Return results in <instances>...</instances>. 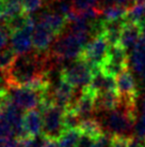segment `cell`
I'll return each instance as SVG.
<instances>
[{
    "instance_id": "9c48e42d",
    "label": "cell",
    "mask_w": 145,
    "mask_h": 147,
    "mask_svg": "<svg viewBox=\"0 0 145 147\" xmlns=\"http://www.w3.org/2000/svg\"><path fill=\"white\" fill-rule=\"evenodd\" d=\"M128 68L129 57L127 51L124 47H122L120 44L110 45L108 56L100 68L101 72H104L106 75L109 76L116 78L121 72Z\"/></svg>"
},
{
    "instance_id": "52a82bcc",
    "label": "cell",
    "mask_w": 145,
    "mask_h": 147,
    "mask_svg": "<svg viewBox=\"0 0 145 147\" xmlns=\"http://www.w3.org/2000/svg\"><path fill=\"white\" fill-rule=\"evenodd\" d=\"M109 49H110V44L105 33L100 32L99 34L93 37L86 43L79 58H82L83 60H85L94 71L100 70L108 56Z\"/></svg>"
},
{
    "instance_id": "e0dca14e",
    "label": "cell",
    "mask_w": 145,
    "mask_h": 147,
    "mask_svg": "<svg viewBox=\"0 0 145 147\" xmlns=\"http://www.w3.org/2000/svg\"><path fill=\"white\" fill-rule=\"evenodd\" d=\"M37 20L47 25L49 28L55 32L57 38L64 32L65 28L67 27V18H66V16L61 14L58 11H55V10L45 11L39 16Z\"/></svg>"
},
{
    "instance_id": "1f68e13d",
    "label": "cell",
    "mask_w": 145,
    "mask_h": 147,
    "mask_svg": "<svg viewBox=\"0 0 145 147\" xmlns=\"http://www.w3.org/2000/svg\"><path fill=\"white\" fill-rule=\"evenodd\" d=\"M114 2L118 5L125 7V8H131L133 4L136 3V0H114Z\"/></svg>"
},
{
    "instance_id": "836d02e7",
    "label": "cell",
    "mask_w": 145,
    "mask_h": 147,
    "mask_svg": "<svg viewBox=\"0 0 145 147\" xmlns=\"http://www.w3.org/2000/svg\"><path fill=\"white\" fill-rule=\"evenodd\" d=\"M41 147H60V145L58 143V141L44 139V142H43V144H42Z\"/></svg>"
},
{
    "instance_id": "ba28073f",
    "label": "cell",
    "mask_w": 145,
    "mask_h": 147,
    "mask_svg": "<svg viewBox=\"0 0 145 147\" xmlns=\"http://www.w3.org/2000/svg\"><path fill=\"white\" fill-rule=\"evenodd\" d=\"M116 81V89L120 96L121 104L127 109L137 110V99L139 96L137 81L133 76L132 72L128 69L124 70L123 72L115 78Z\"/></svg>"
},
{
    "instance_id": "83f0119b",
    "label": "cell",
    "mask_w": 145,
    "mask_h": 147,
    "mask_svg": "<svg viewBox=\"0 0 145 147\" xmlns=\"http://www.w3.org/2000/svg\"><path fill=\"white\" fill-rule=\"evenodd\" d=\"M130 136H122V135H112L110 147H129Z\"/></svg>"
},
{
    "instance_id": "ffe728a7",
    "label": "cell",
    "mask_w": 145,
    "mask_h": 147,
    "mask_svg": "<svg viewBox=\"0 0 145 147\" xmlns=\"http://www.w3.org/2000/svg\"><path fill=\"white\" fill-rule=\"evenodd\" d=\"M79 129L82 133L88 134L90 136H92L94 139H96L98 136H100L101 134L105 133L104 127L101 123L100 120H98L97 118L94 117H88V118L81 119L80 125H79Z\"/></svg>"
},
{
    "instance_id": "5bb4252c",
    "label": "cell",
    "mask_w": 145,
    "mask_h": 147,
    "mask_svg": "<svg viewBox=\"0 0 145 147\" xmlns=\"http://www.w3.org/2000/svg\"><path fill=\"white\" fill-rule=\"evenodd\" d=\"M141 37H142L141 26L138 24V23L126 21L125 24L123 25V28H122V32H121L118 44L128 52L129 49H132L138 44V42L140 41Z\"/></svg>"
},
{
    "instance_id": "4fadbf2b",
    "label": "cell",
    "mask_w": 145,
    "mask_h": 147,
    "mask_svg": "<svg viewBox=\"0 0 145 147\" xmlns=\"http://www.w3.org/2000/svg\"><path fill=\"white\" fill-rule=\"evenodd\" d=\"M75 91L76 87H74L71 83L63 80L62 78H59L57 85L51 91V98L57 105L61 106L65 110L71 107L75 102L76 100Z\"/></svg>"
},
{
    "instance_id": "277c9868",
    "label": "cell",
    "mask_w": 145,
    "mask_h": 147,
    "mask_svg": "<svg viewBox=\"0 0 145 147\" xmlns=\"http://www.w3.org/2000/svg\"><path fill=\"white\" fill-rule=\"evenodd\" d=\"M39 110L43 117L42 136L46 140L58 141L65 131L64 109L53 101H49L42 103Z\"/></svg>"
},
{
    "instance_id": "7c38bea8",
    "label": "cell",
    "mask_w": 145,
    "mask_h": 147,
    "mask_svg": "<svg viewBox=\"0 0 145 147\" xmlns=\"http://www.w3.org/2000/svg\"><path fill=\"white\" fill-rule=\"evenodd\" d=\"M96 96L97 94L90 88L89 86H86L84 88H82L79 97L76 98L74 104L69 109L75 111L77 114L80 116L81 119L92 117L93 114L96 113V107H95Z\"/></svg>"
},
{
    "instance_id": "ac0fdd59",
    "label": "cell",
    "mask_w": 145,
    "mask_h": 147,
    "mask_svg": "<svg viewBox=\"0 0 145 147\" xmlns=\"http://www.w3.org/2000/svg\"><path fill=\"white\" fill-rule=\"evenodd\" d=\"M120 104H121V100H120L117 90H109V91L101 92L96 96V100H95L96 113L111 112L117 109Z\"/></svg>"
},
{
    "instance_id": "9a60e30c",
    "label": "cell",
    "mask_w": 145,
    "mask_h": 147,
    "mask_svg": "<svg viewBox=\"0 0 145 147\" xmlns=\"http://www.w3.org/2000/svg\"><path fill=\"white\" fill-rule=\"evenodd\" d=\"M25 133L28 138H36L42 135L43 129V117L39 109L27 111L23 119Z\"/></svg>"
},
{
    "instance_id": "7a4b0ae2",
    "label": "cell",
    "mask_w": 145,
    "mask_h": 147,
    "mask_svg": "<svg viewBox=\"0 0 145 147\" xmlns=\"http://www.w3.org/2000/svg\"><path fill=\"white\" fill-rule=\"evenodd\" d=\"M90 40L91 38L86 34L76 33L69 30L67 33L59 36V39H57L56 42L50 46V51L47 53L53 60L72 61L80 57Z\"/></svg>"
},
{
    "instance_id": "4dcf8cb0",
    "label": "cell",
    "mask_w": 145,
    "mask_h": 147,
    "mask_svg": "<svg viewBox=\"0 0 145 147\" xmlns=\"http://www.w3.org/2000/svg\"><path fill=\"white\" fill-rule=\"evenodd\" d=\"M129 147H145V140H141L137 136H130Z\"/></svg>"
},
{
    "instance_id": "d6a6232c",
    "label": "cell",
    "mask_w": 145,
    "mask_h": 147,
    "mask_svg": "<svg viewBox=\"0 0 145 147\" xmlns=\"http://www.w3.org/2000/svg\"><path fill=\"white\" fill-rule=\"evenodd\" d=\"M0 147H18L17 140H8V141H2L0 142Z\"/></svg>"
},
{
    "instance_id": "cb8c5ba5",
    "label": "cell",
    "mask_w": 145,
    "mask_h": 147,
    "mask_svg": "<svg viewBox=\"0 0 145 147\" xmlns=\"http://www.w3.org/2000/svg\"><path fill=\"white\" fill-rule=\"evenodd\" d=\"M16 53L13 51L11 46H7L5 49L0 51V70L5 72L11 67L13 61L16 58Z\"/></svg>"
},
{
    "instance_id": "d6986e66",
    "label": "cell",
    "mask_w": 145,
    "mask_h": 147,
    "mask_svg": "<svg viewBox=\"0 0 145 147\" xmlns=\"http://www.w3.org/2000/svg\"><path fill=\"white\" fill-rule=\"evenodd\" d=\"M89 87L96 94L109 91V90H117L115 78L106 75L104 72H101V70L94 71Z\"/></svg>"
},
{
    "instance_id": "7402d4cb",
    "label": "cell",
    "mask_w": 145,
    "mask_h": 147,
    "mask_svg": "<svg viewBox=\"0 0 145 147\" xmlns=\"http://www.w3.org/2000/svg\"><path fill=\"white\" fill-rule=\"evenodd\" d=\"M81 134H82V132L79 128L67 129L59 138L58 143H59L60 147H77L78 143H79V140L81 138Z\"/></svg>"
},
{
    "instance_id": "44dd1931",
    "label": "cell",
    "mask_w": 145,
    "mask_h": 147,
    "mask_svg": "<svg viewBox=\"0 0 145 147\" xmlns=\"http://www.w3.org/2000/svg\"><path fill=\"white\" fill-rule=\"evenodd\" d=\"M101 17L107 22H114L120 20H127L128 8L122 7L118 4H112L100 11Z\"/></svg>"
},
{
    "instance_id": "603a6c76",
    "label": "cell",
    "mask_w": 145,
    "mask_h": 147,
    "mask_svg": "<svg viewBox=\"0 0 145 147\" xmlns=\"http://www.w3.org/2000/svg\"><path fill=\"white\" fill-rule=\"evenodd\" d=\"M24 11L20 0H4V18L8 20L11 17L20 15Z\"/></svg>"
},
{
    "instance_id": "8d00e7d4",
    "label": "cell",
    "mask_w": 145,
    "mask_h": 147,
    "mask_svg": "<svg viewBox=\"0 0 145 147\" xmlns=\"http://www.w3.org/2000/svg\"><path fill=\"white\" fill-rule=\"evenodd\" d=\"M139 2H145V0H136V3H139Z\"/></svg>"
},
{
    "instance_id": "f1b7e54d",
    "label": "cell",
    "mask_w": 145,
    "mask_h": 147,
    "mask_svg": "<svg viewBox=\"0 0 145 147\" xmlns=\"http://www.w3.org/2000/svg\"><path fill=\"white\" fill-rule=\"evenodd\" d=\"M10 34L11 32L9 31V29L5 26L0 27V51L7 47L9 39H10Z\"/></svg>"
},
{
    "instance_id": "d4e9b609",
    "label": "cell",
    "mask_w": 145,
    "mask_h": 147,
    "mask_svg": "<svg viewBox=\"0 0 145 147\" xmlns=\"http://www.w3.org/2000/svg\"><path fill=\"white\" fill-rule=\"evenodd\" d=\"M133 135L141 140H145V99L142 104L141 114L139 117H137V120L134 123Z\"/></svg>"
},
{
    "instance_id": "484cf974",
    "label": "cell",
    "mask_w": 145,
    "mask_h": 147,
    "mask_svg": "<svg viewBox=\"0 0 145 147\" xmlns=\"http://www.w3.org/2000/svg\"><path fill=\"white\" fill-rule=\"evenodd\" d=\"M75 11H84L92 8H97L99 0H72Z\"/></svg>"
},
{
    "instance_id": "2e32d148",
    "label": "cell",
    "mask_w": 145,
    "mask_h": 147,
    "mask_svg": "<svg viewBox=\"0 0 145 147\" xmlns=\"http://www.w3.org/2000/svg\"><path fill=\"white\" fill-rule=\"evenodd\" d=\"M129 63L132 70L145 84V37L142 36L138 44L131 49Z\"/></svg>"
},
{
    "instance_id": "6da1fadb",
    "label": "cell",
    "mask_w": 145,
    "mask_h": 147,
    "mask_svg": "<svg viewBox=\"0 0 145 147\" xmlns=\"http://www.w3.org/2000/svg\"><path fill=\"white\" fill-rule=\"evenodd\" d=\"M51 61L48 53L29 52L17 55L11 67L4 72V83L8 88L26 86L50 88L48 73Z\"/></svg>"
},
{
    "instance_id": "5b68a950",
    "label": "cell",
    "mask_w": 145,
    "mask_h": 147,
    "mask_svg": "<svg viewBox=\"0 0 145 147\" xmlns=\"http://www.w3.org/2000/svg\"><path fill=\"white\" fill-rule=\"evenodd\" d=\"M50 92V88H36L30 86L8 88V97L10 101L21 111L39 109Z\"/></svg>"
},
{
    "instance_id": "f546056e",
    "label": "cell",
    "mask_w": 145,
    "mask_h": 147,
    "mask_svg": "<svg viewBox=\"0 0 145 147\" xmlns=\"http://www.w3.org/2000/svg\"><path fill=\"white\" fill-rule=\"evenodd\" d=\"M94 143H95V139L94 138L82 133L77 147H94Z\"/></svg>"
},
{
    "instance_id": "30bf717a",
    "label": "cell",
    "mask_w": 145,
    "mask_h": 147,
    "mask_svg": "<svg viewBox=\"0 0 145 147\" xmlns=\"http://www.w3.org/2000/svg\"><path fill=\"white\" fill-rule=\"evenodd\" d=\"M35 25V20H31L24 28L14 31L11 34V47L16 55L29 53L32 49V31Z\"/></svg>"
},
{
    "instance_id": "e575fe53",
    "label": "cell",
    "mask_w": 145,
    "mask_h": 147,
    "mask_svg": "<svg viewBox=\"0 0 145 147\" xmlns=\"http://www.w3.org/2000/svg\"><path fill=\"white\" fill-rule=\"evenodd\" d=\"M0 17H4V0H0Z\"/></svg>"
},
{
    "instance_id": "4316f807",
    "label": "cell",
    "mask_w": 145,
    "mask_h": 147,
    "mask_svg": "<svg viewBox=\"0 0 145 147\" xmlns=\"http://www.w3.org/2000/svg\"><path fill=\"white\" fill-rule=\"evenodd\" d=\"M20 1L23 4L24 11L29 15L41 9V7L43 5V2H44V0H20Z\"/></svg>"
},
{
    "instance_id": "d590c367",
    "label": "cell",
    "mask_w": 145,
    "mask_h": 147,
    "mask_svg": "<svg viewBox=\"0 0 145 147\" xmlns=\"http://www.w3.org/2000/svg\"><path fill=\"white\" fill-rule=\"evenodd\" d=\"M4 81V72L0 70V86L2 85V82Z\"/></svg>"
},
{
    "instance_id": "8992f818",
    "label": "cell",
    "mask_w": 145,
    "mask_h": 147,
    "mask_svg": "<svg viewBox=\"0 0 145 147\" xmlns=\"http://www.w3.org/2000/svg\"><path fill=\"white\" fill-rule=\"evenodd\" d=\"M94 70L82 58L72 60L60 71V78L71 83L74 87L84 88L92 81Z\"/></svg>"
},
{
    "instance_id": "8fae6325",
    "label": "cell",
    "mask_w": 145,
    "mask_h": 147,
    "mask_svg": "<svg viewBox=\"0 0 145 147\" xmlns=\"http://www.w3.org/2000/svg\"><path fill=\"white\" fill-rule=\"evenodd\" d=\"M57 39L51 29L41 21H35V25L32 31V44L35 52L47 53L49 47L53 45V40Z\"/></svg>"
},
{
    "instance_id": "3957f363",
    "label": "cell",
    "mask_w": 145,
    "mask_h": 147,
    "mask_svg": "<svg viewBox=\"0 0 145 147\" xmlns=\"http://www.w3.org/2000/svg\"><path fill=\"white\" fill-rule=\"evenodd\" d=\"M137 120V110L127 109L120 105L117 109L105 113L101 120L104 129L110 135L131 136L134 123Z\"/></svg>"
}]
</instances>
